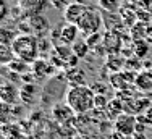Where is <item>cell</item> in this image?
Returning a JSON list of instances; mask_svg holds the SVG:
<instances>
[{"instance_id":"6da1fadb","label":"cell","mask_w":152,"mask_h":139,"mask_svg":"<svg viewBox=\"0 0 152 139\" xmlns=\"http://www.w3.org/2000/svg\"><path fill=\"white\" fill-rule=\"evenodd\" d=\"M66 104L76 115H84V113L91 112L96 105V92L92 87L86 86H70L66 91Z\"/></svg>"},{"instance_id":"7a4b0ae2","label":"cell","mask_w":152,"mask_h":139,"mask_svg":"<svg viewBox=\"0 0 152 139\" xmlns=\"http://www.w3.org/2000/svg\"><path fill=\"white\" fill-rule=\"evenodd\" d=\"M12 49L15 57L21 60L28 61V63H34L39 58V39L34 34H18L16 39L12 44Z\"/></svg>"},{"instance_id":"3957f363","label":"cell","mask_w":152,"mask_h":139,"mask_svg":"<svg viewBox=\"0 0 152 139\" xmlns=\"http://www.w3.org/2000/svg\"><path fill=\"white\" fill-rule=\"evenodd\" d=\"M104 24V16L100 15V12L97 8L88 7L86 13L81 16V20L78 21V28H79V34L81 36H89L94 32H100V28Z\"/></svg>"},{"instance_id":"277c9868","label":"cell","mask_w":152,"mask_h":139,"mask_svg":"<svg viewBox=\"0 0 152 139\" xmlns=\"http://www.w3.org/2000/svg\"><path fill=\"white\" fill-rule=\"evenodd\" d=\"M137 126V118L136 115L133 113H121L117 120L113 121V128H115V133H118L120 136H134V131Z\"/></svg>"},{"instance_id":"5b68a950","label":"cell","mask_w":152,"mask_h":139,"mask_svg":"<svg viewBox=\"0 0 152 139\" xmlns=\"http://www.w3.org/2000/svg\"><path fill=\"white\" fill-rule=\"evenodd\" d=\"M88 3L81 2V0H73L66 8L63 10V18L66 23H71V24H78V21L81 20V16L86 13L88 10Z\"/></svg>"},{"instance_id":"8992f818","label":"cell","mask_w":152,"mask_h":139,"mask_svg":"<svg viewBox=\"0 0 152 139\" xmlns=\"http://www.w3.org/2000/svg\"><path fill=\"white\" fill-rule=\"evenodd\" d=\"M28 21H29V26H31L32 34L37 36V37L44 36L45 32L50 29V23H49V20H47V16H45V15H42V13L29 15V16H28Z\"/></svg>"},{"instance_id":"52a82bcc","label":"cell","mask_w":152,"mask_h":139,"mask_svg":"<svg viewBox=\"0 0 152 139\" xmlns=\"http://www.w3.org/2000/svg\"><path fill=\"white\" fill-rule=\"evenodd\" d=\"M102 45L107 49V53H118L121 50V36L118 32V29H107V32L104 34Z\"/></svg>"},{"instance_id":"ba28073f","label":"cell","mask_w":152,"mask_h":139,"mask_svg":"<svg viewBox=\"0 0 152 139\" xmlns=\"http://www.w3.org/2000/svg\"><path fill=\"white\" fill-rule=\"evenodd\" d=\"M125 102L120 100L118 97H113V99H110L108 100V104L105 105V108H104V112H105V116L108 120H117L118 116L121 115V113H125Z\"/></svg>"},{"instance_id":"9c48e42d","label":"cell","mask_w":152,"mask_h":139,"mask_svg":"<svg viewBox=\"0 0 152 139\" xmlns=\"http://www.w3.org/2000/svg\"><path fill=\"white\" fill-rule=\"evenodd\" d=\"M52 115H53V120H57L58 123H68L75 118L76 113L71 110L68 104H57L52 110Z\"/></svg>"},{"instance_id":"30bf717a","label":"cell","mask_w":152,"mask_h":139,"mask_svg":"<svg viewBox=\"0 0 152 139\" xmlns=\"http://www.w3.org/2000/svg\"><path fill=\"white\" fill-rule=\"evenodd\" d=\"M134 86L141 91L142 94H151L152 92V71H141L134 78Z\"/></svg>"},{"instance_id":"8fae6325","label":"cell","mask_w":152,"mask_h":139,"mask_svg":"<svg viewBox=\"0 0 152 139\" xmlns=\"http://www.w3.org/2000/svg\"><path fill=\"white\" fill-rule=\"evenodd\" d=\"M131 76L126 75V73H120V71H115L110 75V84L113 89L117 91H123V89H128L129 83L133 81V79H129Z\"/></svg>"},{"instance_id":"7c38bea8","label":"cell","mask_w":152,"mask_h":139,"mask_svg":"<svg viewBox=\"0 0 152 139\" xmlns=\"http://www.w3.org/2000/svg\"><path fill=\"white\" fill-rule=\"evenodd\" d=\"M78 36H79L78 24L65 23L61 26V42L63 44H73L75 41H78Z\"/></svg>"},{"instance_id":"4fadbf2b","label":"cell","mask_w":152,"mask_h":139,"mask_svg":"<svg viewBox=\"0 0 152 139\" xmlns=\"http://www.w3.org/2000/svg\"><path fill=\"white\" fill-rule=\"evenodd\" d=\"M36 96H37V87L34 86V83L24 84L20 89V99L24 102V104H34Z\"/></svg>"},{"instance_id":"5bb4252c","label":"cell","mask_w":152,"mask_h":139,"mask_svg":"<svg viewBox=\"0 0 152 139\" xmlns=\"http://www.w3.org/2000/svg\"><path fill=\"white\" fill-rule=\"evenodd\" d=\"M31 71L34 73L36 76H37V78H44V76H47L49 75V73H52V65L49 63V61H45V60H42V58H37V60L34 61V63L31 65Z\"/></svg>"},{"instance_id":"9a60e30c","label":"cell","mask_w":152,"mask_h":139,"mask_svg":"<svg viewBox=\"0 0 152 139\" xmlns=\"http://www.w3.org/2000/svg\"><path fill=\"white\" fill-rule=\"evenodd\" d=\"M120 18H121L123 26H126V28H133L137 23V13H136V10L131 8V7L121 8L120 10Z\"/></svg>"},{"instance_id":"2e32d148","label":"cell","mask_w":152,"mask_h":139,"mask_svg":"<svg viewBox=\"0 0 152 139\" xmlns=\"http://www.w3.org/2000/svg\"><path fill=\"white\" fill-rule=\"evenodd\" d=\"M29 65L31 63H28V61H24V60H21V58L15 57L12 61H10L8 70L12 73H16V75L23 76V75H26V73H29Z\"/></svg>"},{"instance_id":"e0dca14e","label":"cell","mask_w":152,"mask_h":139,"mask_svg":"<svg viewBox=\"0 0 152 139\" xmlns=\"http://www.w3.org/2000/svg\"><path fill=\"white\" fill-rule=\"evenodd\" d=\"M20 97V91H16L12 84H3L2 86V100L7 104H15L16 99Z\"/></svg>"},{"instance_id":"ac0fdd59","label":"cell","mask_w":152,"mask_h":139,"mask_svg":"<svg viewBox=\"0 0 152 139\" xmlns=\"http://www.w3.org/2000/svg\"><path fill=\"white\" fill-rule=\"evenodd\" d=\"M97 5L105 13H120L121 10L120 0H97Z\"/></svg>"},{"instance_id":"d6986e66","label":"cell","mask_w":152,"mask_h":139,"mask_svg":"<svg viewBox=\"0 0 152 139\" xmlns=\"http://www.w3.org/2000/svg\"><path fill=\"white\" fill-rule=\"evenodd\" d=\"M16 31L8 26H2L0 24V45H12L13 41L16 39Z\"/></svg>"},{"instance_id":"ffe728a7","label":"cell","mask_w":152,"mask_h":139,"mask_svg":"<svg viewBox=\"0 0 152 139\" xmlns=\"http://www.w3.org/2000/svg\"><path fill=\"white\" fill-rule=\"evenodd\" d=\"M147 29H149V24H147V23L137 21L133 28H129V32H131L133 41H137V39H146L147 37Z\"/></svg>"},{"instance_id":"44dd1931","label":"cell","mask_w":152,"mask_h":139,"mask_svg":"<svg viewBox=\"0 0 152 139\" xmlns=\"http://www.w3.org/2000/svg\"><path fill=\"white\" fill-rule=\"evenodd\" d=\"M71 50H73V53L78 58H84L88 55V52L91 50V47L88 45V42H86V39H78V41H75L71 44Z\"/></svg>"},{"instance_id":"7402d4cb","label":"cell","mask_w":152,"mask_h":139,"mask_svg":"<svg viewBox=\"0 0 152 139\" xmlns=\"http://www.w3.org/2000/svg\"><path fill=\"white\" fill-rule=\"evenodd\" d=\"M131 52L134 53L136 58H144L147 55V52H149V45H147V42L144 39H137V41L131 44Z\"/></svg>"},{"instance_id":"603a6c76","label":"cell","mask_w":152,"mask_h":139,"mask_svg":"<svg viewBox=\"0 0 152 139\" xmlns=\"http://www.w3.org/2000/svg\"><path fill=\"white\" fill-rule=\"evenodd\" d=\"M15 58L12 45H0V67H8L10 61Z\"/></svg>"},{"instance_id":"cb8c5ba5","label":"cell","mask_w":152,"mask_h":139,"mask_svg":"<svg viewBox=\"0 0 152 139\" xmlns=\"http://www.w3.org/2000/svg\"><path fill=\"white\" fill-rule=\"evenodd\" d=\"M123 65H126V60H123V58L120 55H117V53H108L105 67H110V70H113V73L120 71V70L123 68Z\"/></svg>"},{"instance_id":"d4e9b609","label":"cell","mask_w":152,"mask_h":139,"mask_svg":"<svg viewBox=\"0 0 152 139\" xmlns=\"http://www.w3.org/2000/svg\"><path fill=\"white\" fill-rule=\"evenodd\" d=\"M86 42H88V45L91 47V49H96V47H99L100 44L104 41V36L100 34V32H94V34H89L86 36Z\"/></svg>"},{"instance_id":"484cf974","label":"cell","mask_w":152,"mask_h":139,"mask_svg":"<svg viewBox=\"0 0 152 139\" xmlns=\"http://www.w3.org/2000/svg\"><path fill=\"white\" fill-rule=\"evenodd\" d=\"M10 112H12V105L7 104V102L0 100V125L8 121V116H10Z\"/></svg>"},{"instance_id":"4316f807","label":"cell","mask_w":152,"mask_h":139,"mask_svg":"<svg viewBox=\"0 0 152 139\" xmlns=\"http://www.w3.org/2000/svg\"><path fill=\"white\" fill-rule=\"evenodd\" d=\"M136 118H137V121H139V123H144V125L152 126V105H149V107H147L142 113L136 115Z\"/></svg>"},{"instance_id":"83f0119b","label":"cell","mask_w":152,"mask_h":139,"mask_svg":"<svg viewBox=\"0 0 152 139\" xmlns=\"http://www.w3.org/2000/svg\"><path fill=\"white\" fill-rule=\"evenodd\" d=\"M10 15V5L7 0H0V24L8 18Z\"/></svg>"},{"instance_id":"f1b7e54d","label":"cell","mask_w":152,"mask_h":139,"mask_svg":"<svg viewBox=\"0 0 152 139\" xmlns=\"http://www.w3.org/2000/svg\"><path fill=\"white\" fill-rule=\"evenodd\" d=\"M50 2H52V5H53V7H57V8L61 10V12H63V10L71 3L70 0H50Z\"/></svg>"},{"instance_id":"f546056e","label":"cell","mask_w":152,"mask_h":139,"mask_svg":"<svg viewBox=\"0 0 152 139\" xmlns=\"http://www.w3.org/2000/svg\"><path fill=\"white\" fill-rule=\"evenodd\" d=\"M142 8L149 10V12L152 13V0H144V3H142Z\"/></svg>"},{"instance_id":"4dcf8cb0","label":"cell","mask_w":152,"mask_h":139,"mask_svg":"<svg viewBox=\"0 0 152 139\" xmlns=\"http://www.w3.org/2000/svg\"><path fill=\"white\" fill-rule=\"evenodd\" d=\"M73 139H92L91 136H88V134H76Z\"/></svg>"},{"instance_id":"1f68e13d","label":"cell","mask_w":152,"mask_h":139,"mask_svg":"<svg viewBox=\"0 0 152 139\" xmlns=\"http://www.w3.org/2000/svg\"><path fill=\"white\" fill-rule=\"evenodd\" d=\"M147 37H149V42H152V26H149V29H147Z\"/></svg>"},{"instance_id":"d6a6232c","label":"cell","mask_w":152,"mask_h":139,"mask_svg":"<svg viewBox=\"0 0 152 139\" xmlns=\"http://www.w3.org/2000/svg\"><path fill=\"white\" fill-rule=\"evenodd\" d=\"M3 84H5V83H3V78L0 76V86H3Z\"/></svg>"},{"instance_id":"836d02e7","label":"cell","mask_w":152,"mask_h":139,"mask_svg":"<svg viewBox=\"0 0 152 139\" xmlns=\"http://www.w3.org/2000/svg\"><path fill=\"white\" fill-rule=\"evenodd\" d=\"M0 100H2V86H0Z\"/></svg>"},{"instance_id":"e575fe53","label":"cell","mask_w":152,"mask_h":139,"mask_svg":"<svg viewBox=\"0 0 152 139\" xmlns=\"http://www.w3.org/2000/svg\"><path fill=\"white\" fill-rule=\"evenodd\" d=\"M81 2H84V3H88V2H91V0H81Z\"/></svg>"}]
</instances>
